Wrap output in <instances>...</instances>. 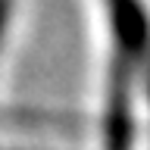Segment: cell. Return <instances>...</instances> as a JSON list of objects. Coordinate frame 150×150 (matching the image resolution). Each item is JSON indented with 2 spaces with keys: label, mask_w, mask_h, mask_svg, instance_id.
Returning <instances> with one entry per match:
<instances>
[{
  "label": "cell",
  "mask_w": 150,
  "mask_h": 150,
  "mask_svg": "<svg viewBox=\"0 0 150 150\" xmlns=\"http://www.w3.org/2000/svg\"><path fill=\"white\" fill-rule=\"evenodd\" d=\"M131 84H128V66L116 63L110 78V103H106V128L103 141L106 150H131Z\"/></svg>",
  "instance_id": "obj_1"
},
{
  "label": "cell",
  "mask_w": 150,
  "mask_h": 150,
  "mask_svg": "<svg viewBox=\"0 0 150 150\" xmlns=\"http://www.w3.org/2000/svg\"><path fill=\"white\" fill-rule=\"evenodd\" d=\"M106 6H110L112 35L119 41L122 53L141 56L150 44V22L141 0H106Z\"/></svg>",
  "instance_id": "obj_2"
}]
</instances>
